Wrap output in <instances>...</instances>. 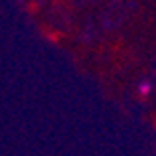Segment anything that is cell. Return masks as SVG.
<instances>
[{"mask_svg": "<svg viewBox=\"0 0 156 156\" xmlns=\"http://www.w3.org/2000/svg\"><path fill=\"white\" fill-rule=\"evenodd\" d=\"M138 91H140V95H148V93L152 91V83L150 81H142L140 87H138Z\"/></svg>", "mask_w": 156, "mask_h": 156, "instance_id": "cell-1", "label": "cell"}]
</instances>
